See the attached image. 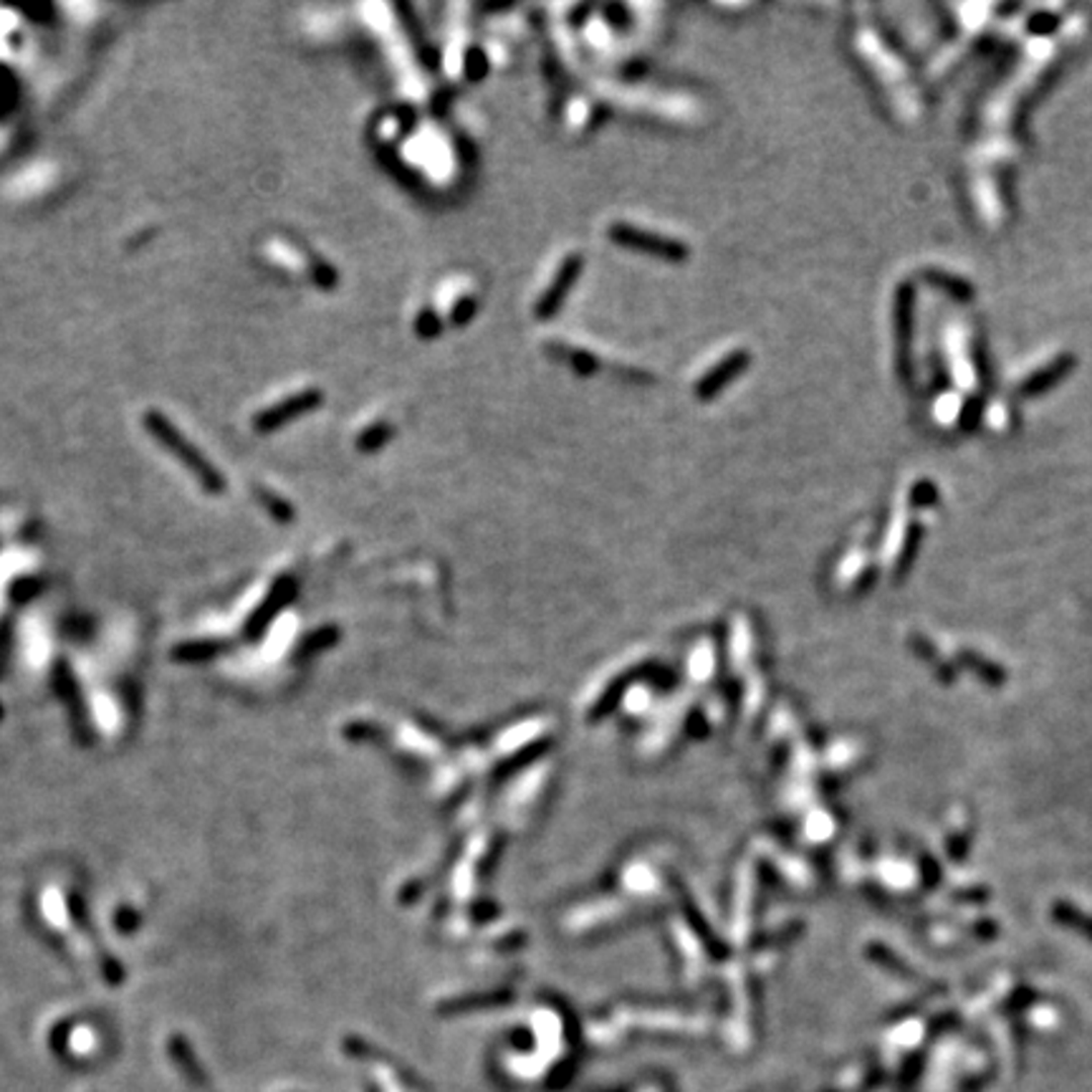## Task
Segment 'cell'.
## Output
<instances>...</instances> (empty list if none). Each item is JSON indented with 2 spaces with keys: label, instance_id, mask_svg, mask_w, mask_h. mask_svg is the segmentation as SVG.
Returning a JSON list of instances; mask_svg holds the SVG:
<instances>
[{
  "label": "cell",
  "instance_id": "4",
  "mask_svg": "<svg viewBox=\"0 0 1092 1092\" xmlns=\"http://www.w3.org/2000/svg\"><path fill=\"white\" fill-rule=\"evenodd\" d=\"M579 268H581V261L576 256H569L566 261H561L559 271H556L554 278H551V286H546V291L541 293L539 303H536V313H539V316H551V313L559 308V303L564 301V296L569 293L571 283H574L576 276H579Z\"/></svg>",
  "mask_w": 1092,
  "mask_h": 1092
},
{
  "label": "cell",
  "instance_id": "3",
  "mask_svg": "<svg viewBox=\"0 0 1092 1092\" xmlns=\"http://www.w3.org/2000/svg\"><path fill=\"white\" fill-rule=\"evenodd\" d=\"M610 238L617 243V246L632 248V251H640V253H650V256H657V258L680 261V258L688 256V248L682 246V243L660 236V233H650V231H642V228L627 225V222L612 225Z\"/></svg>",
  "mask_w": 1092,
  "mask_h": 1092
},
{
  "label": "cell",
  "instance_id": "6",
  "mask_svg": "<svg viewBox=\"0 0 1092 1092\" xmlns=\"http://www.w3.org/2000/svg\"><path fill=\"white\" fill-rule=\"evenodd\" d=\"M1057 918L1065 920V923H1077V925H1085V928H1092V920H1085L1082 915L1072 913V908H1065V905L1057 908Z\"/></svg>",
  "mask_w": 1092,
  "mask_h": 1092
},
{
  "label": "cell",
  "instance_id": "2",
  "mask_svg": "<svg viewBox=\"0 0 1092 1092\" xmlns=\"http://www.w3.org/2000/svg\"><path fill=\"white\" fill-rule=\"evenodd\" d=\"M322 389H301V392L288 394L286 399H278V402L271 404L268 410H261V413L253 418V430L263 435L276 433V430H281L283 425L291 423V420L316 410L318 404H322Z\"/></svg>",
  "mask_w": 1092,
  "mask_h": 1092
},
{
  "label": "cell",
  "instance_id": "5",
  "mask_svg": "<svg viewBox=\"0 0 1092 1092\" xmlns=\"http://www.w3.org/2000/svg\"><path fill=\"white\" fill-rule=\"evenodd\" d=\"M743 364H746V354L741 352L731 354V357H726L723 362H718V367H713L711 372L703 374L701 382H698V397H713L723 384L731 382V379L741 372Z\"/></svg>",
  "mask_w": 1092,
  "mask_h": 1092
},
{
  "label": "cell",
  "instance_id": "1",
  "mask_svg": "<svg viewBox=\"0 0 1092 1092\" xmlns=\"http://www.w3.org/2000/svg\"><path fill=\"white\" fill-rule=\"evenodd\" d=\"M145 428L167 453L175 455V458L195 475L197 483H200L207 493H222V490H225V475L212 465V460L207 458L205 453H200V450L192 445V440L187 438L185 433L177 430V425L172 423L167 415L150 410V413H145Z\"/></svg>",
  "mask_w": 1092,
  "mask_h": 1092
}]
</instances>
